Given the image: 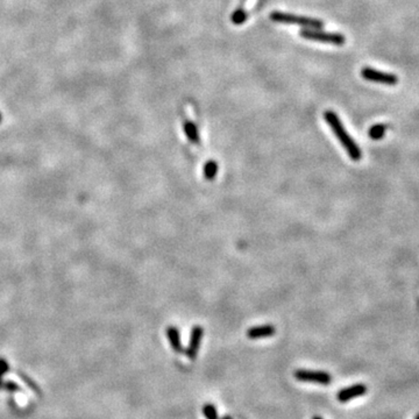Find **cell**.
Masks as SVG:
<instances>
[{
    "instance_id": "obj_1",
    "label": "cell",
    "mask_w": 419,
    "mask_h": 419,
    "mask_svg": "<svg viewBox=\"0 0 419 419\" xmlns=\"http://www.w3.org/2000/svg\"><path fill=\"white\" fill-rule=\"evenodd\" d=\"M324 119L325 122L327 123V125L331 127L332 132L334 133V135L337 136L338 140L340 141V143L342 144V147L345 148L346 153H347L348 156L353 161H358L361 159L362 153L360 147L357 146L355 141L353 140L352 136H350L344 125H342L341 120L336 112H333L331 110L325 111L324 113Z\"/></svg>"
},
{
    "instance_id": "obj_2",
    "label": "cell",
    "mask_w": 419,
    "mask_h": 419,
    "mask_svg": "<svg viewBox=\"0 0 419 419\" xmlns=\"http://www.w3.org/2000/svg\"><path fill=\"white\" fill-rule=\"evenodd\" d=\"M271 19L275 22L280 23H290V25H300L304 28H311V29H320L324 27V22L319 19L302 17L291 13H284V12L275 11L271 14Z\"/></svg>"
},
{
    "instance_id": "obj_3",
    "label": "cell",
    "mask_w": 419,
    "mask_h": 419,
    "mask_svg": "<svg viewBox=\"0 0 419 419\" xmlns=\"http://www.w3.org/2000/svg\"><path fill=\"white\" fill-rule=\"evenodd\" d=\"M301 36L311 41H318L323 43H331L336 46H342L346 43V38L339 33H328L321 29H311V28H303L301 31Z\"/></svg>"
},
{
    "instance_id": "obj_4",
    "label": "cell",
    "mask_w": 419,
    "mask_h": 419,
    "mask_svg": "<svg viewBox=\"0 0 419 419\" xmlns=\"http://www.w3.org/2000/svg\"><path fill=\"white\" fill-rule=\"evenodd\" d=\"M293 376L298 381L310 382V383H317L321 385H328L332 382V376L328 373L321 372V370L297 369L293 373Z\"/></svg>"
},
{
    "instance_id": "obj_5",
    "label": "cell",
    "mask_w": 419,
    "mask_h": 419,
    "mask_svg": "<svg viewBox=\"0 0 419 419\" xmlns=\"http://www.w3.org/2000/svg\"><path fill=\"white\" fill-rule=\"evenodd\" d=\"M361 76L369 82L381 83L384 85L394 86L398 83V77L395 74H389V72H383L368 67L361 70Z\"/></svg>"
},
{
    "instance_id": "obj_6",
    "label": "cell",
    "mask_w": 419,
    "mask_h": 419,
    "mask_svg": "<svg viewBox=\"0 0 419 419\" xmlns=\"http://www.w3.org/2000/svg\"><path fill=\"white\" fill-rule=\"evenodd\" d=\"M204 336V330L200 325L193 326L191 336H190V341H189L188 348L185 349V355H187L190 360H195L198 355V350L200 348L201 339H203Z\"/></svg>"
},
{
    "instance_id": "obj_7",
    "label": "cell",
    "mask_w": 419,
    "mask_h": 419,
    "mask_svg": "<svg viewBox=\"0 0 419 419\" xmlns=\"http://www.w3.org/2000/svg\"><path fill=\"white\" fill-rule=\"evenodd\" d=\"M366 393H367V386L365 384L357 383V384L350 385L348 386V388L341 389L340 392L338 393L337 398L339 402L346 403V402H349L350 400H353V398L362 396V395H365Z\"/></svg>"
},
{
    "instance_id": "obj_8",
    "label": "cell",
    "mask_w": 419,
    "mask_h": 419,
    "mask_svg": "<svg viewBox=\"0 0 419 419\" xmlns=\"http://www.w3.org/2000/svg\"><path fill=\"white\" fill-rule=\"evenodd\" d=\"M276 333L275 326L272 324L261 325V326H254L247 331V338L252 340L256 339H263V338L273 337Z\"/></svg>"
},
{
    "instance_id": "obj_9",
    "label": "cell",
    "mask_w": 419,
    "mask_h": 419,
    "mask_svg": "<svg viewBox=\"0 0 419 419\" xmlns=\"http://www.w3.org/2000/svg\"><path fill=\"white\" fill-rule=\"evenodd\" d=\"M166 333H167L169 341H170L171 348L174 349L176 353H182L183 345H182V341H181V334H179L178 328L175 327V326H169Z\"/></svg>"
},
{
    "instance_id": "obj_10",
    "label": "cell",
    "mask_w": 419,
    "mask_h": 419,
    "mask_svg": "<svg viewBox=\"0 0 419 419\" xmlns=\"http://www.w3.org/2000/svg\"><path fill=\"white\" fill-rule=\"evenodd\" d=\"M183 130H184L185 135H187V138L190 140V142H192L193 144H199L200 136H199L198 128H197L195 124L191 122H185L183 124Z\"/></svg>"
},
{
    "instance_id": "obj_11",
    "label": "cell",
    "mask_w": 419,
    "mask_h": 419,
    "mask_svg": "<svg viewBox=\"0 0 419 419\" xmlns=\"http://www.w3.org/2000/svg\"><path fill=\"white\" fill-rule=\"evenodd\" d=\"M203 172H204L205 179L213 181L216 178L217 174H218V163L213 160L207 161V162L204 164Z\"/></svg>"
},
{
    "instance_id": "obj_12",
    "label": "cell",
    "mask_w": 419,
    "mask_h": 419,
    "mask_svg": "<svg viewBox=\"0 0 419 419\" xmlns=\"http://www.w3.org/2000/svg\"><path fill=\"white\" fill-rule=\"evenodd\" d=\"M385 132H386V125L376 124L369 128L368 135H369V138L373 140H381L385 135Z\"/></svg>"
},
{
    "instance_id": "obj_13",
    "label": "cell",
    "mask_w": 419,
    "mask_h": 419,
    "mask_svg": "<svg viewBox=\"0 0 419 419\" xmlns=\"http://www.w3.org/2000/svg\"><path fill=\"white\" fill-rule=\"evenodd\" d=\"M247 17H248L247 12H246L244 9H237L234 13L232 14L231 20L234 25L239 26V25H243L246 20H247Z\"/></svg>"
},
{
    "instance_id": "obj_14",
    "label": "cell",
    "mask_w": 419,
    "mask_h": 419,
    "mask_svg": "<svg viewBox=\"0 0 419 419\" xmlns=\"http://www.w3.org/2000/svg\"><path fill=\"white\" fill-rule=\"evenodd\" d=\"M203 414L206 419H219L217 408L213 404H205L203 406Z\"/></svg>"
},
{
    "instance_id": "obj_15",
    "label": "cell",
    "mask_w": 419,
    "mask_h": 419,
    "mask_svg": "<svg viewBox=\"0 0 419 419\" xmlns=\"http://www.w3.org/2000/svg\"><path fill=\"white\" fill-rule=\"evenodd\" d=\"M9 370V365L6 364V361H4L3 358H0V374L6 373Z\"/></svg>"
},
{
    "instance_id": "obj_16",
    "label": "cell",
    "mask_w": 419,
    "mask_h": 419,
    "mask_svg": "<svg viewBox=\"0 0 419 419\" xmlns=\"http://www.w3.org/2000/svg\"><path fill=\"white\" fill-rule=\"evenodd\" d=\"M220 419H233L231 416H224L223 418H220Z\"/></svg>"
},
{
    "instance_id": "obj_17",
    "label": "cell",
    "mask_w": 419,
    "mask_h": 419,
    "mask_svg": "<svg viewBox=\"0 0 419 419\" xmlns=\"http://www.w3.org/2000/svg\"><path fill=\"white\" fill-rule=\"evenodd\" d=\"M312 419H323V417H320V416H314Z\"/></svg>"
},
{
    "instance_id": "obj_18",
    "label": "cell",
    "mask_w": 419,
    "mask_h": 419,
    "mask_svg": "<svg viewBox=\"0 0 419 419\" xmlns=\"http://www.w3.org/2000/svg\"><path fill=\"white\" fill-rule=\"evenodd\" d=\"M2 119H3V115H2V113H0V123H2Z\"/></svg>"
},
{
    "instance_id": "obj_19",
    "label": "cell",
    "mask_w": 419,
    "mask_h": 419,
    "mask_svg": "<svg viewBox=\"0 0 419 419\" xmlns=\"http://www.w3.org/2000/svg\"><path fill=\"white\" fill-rule=\"evenodd\" d=\"M416 419H419V414H418V416H417V417H416Z\"/></svg>"
},
{
    "instance_id": "obj_20",
    "label": "cell",
    "mask_w": 419,
    "mask_h": 419,
    "mask_svg": "<svg viewBox=\"0 0 419 419\" xmlns=\"http://www.w3.org/2000/svg\"><path fill=\"white\" fill-rule=\"evenodd\" d=\"M0 385H2V381H0Z\"/></svg>"
}]
</instances>
